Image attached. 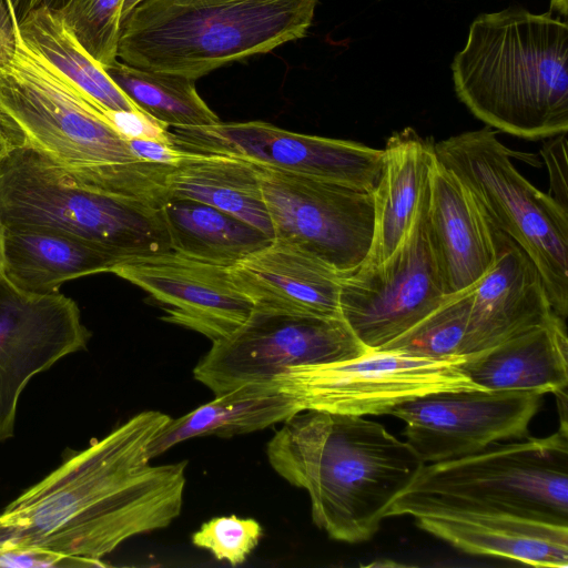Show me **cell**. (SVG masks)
<instances>
[{"mask_svg":"<svg viewBox=\"0 0 568 568\" xmlns=\"http://www.w3.org/2000/svg\"><path fill=\"white\" fill-rule=\"evenodd\" d=\"M170 418L143 410L70 455L0 513V550L104 566L126 539L168 527L182 510L187 462L151 465L145 452Z\"/></svg>","mask_w":568,"mask_h":568,"instance_id":"6da1fadb","label":"cell"},{"mask_svg":"<svg viewBox=\"0 0 568 568\" xmlns=\"http://www.w3.org/2000/svg\"><path fill=\"white\" fill-rule=\"evenodd\" d=\"M106 112L23 40L11 4L0 0V115L17 145L87 187L161 206L173 166L138 160Z\"/></svg>","mask_w":568,"mask_h":568,"instance_id":"7a4b0ae2","label":"cell"},{"mask_svg":"<svg viewBox=\"0 0 568 568\" xmlns=\"http://www.w3.org/2000/svg\"><path fill=\"white\" fill-rule=\"evenodd\" d=\"M273 469L305 489L312 519L339 541H366L425 463L407 443L364 416L302 410L266 446Z\"/></svg>","mask_w":568,"mask_h":568,"instance_id":"3957f363","label":"cell"},{"mask_svg":"<svg viewBox=\"0 0 568 568\" xmlns=\"http://www.w3.org/2000/svg\"><path fill=\"white\" fill-rule=\"evenodd\" d=\"M459 100L489 128L524 139L568 131V24L520 7L479 14L452 62Z\"/></svg>","mask_w":568,"mask_h":568,"instance_id":"277c9868","label":"cell"},{"mask_svg":"<svg viewBox=\"0 0 568 568\" xmlns=\"http://www.w3.org/2000/svg\"><path fill=\"white\" fill-rule=\"evenodd\" d=\"M318 0H142L121 20L118 60L196 80L306 36Z\"/></svg>","mask_w":568,"mask_h":568,"instance_id":"5b68a950","label":"cell"},{"mask_svg":"<svg viewBox=\"0 0 568 568\" xmlns=\"http://www.w3.org/2000/svg\"><path fill=\"white\" fill-rule=\"evenodd\" d=\"M474 513L568 526V424L546 437L495 443L425 464L387 517Z\"/></svg>","mask_w":568,"mask_h":568,"instance_id":"8992f818","label":"cell"},{"mask_svg":"<svg viewBox=\"0 0 568 568\" xmlns=\"http://www.w3.org/2000/svg\"><path fill=\"white\" fill-rule=\"evenodd\" d=\"M0 219L65 233L120 261L172 251L161 206L87 187L22 145L0 163Z\"/></svg>","mask_w":568,"mask_h":568,"instance_id":"52a82bcc","label":"cell"},{"mask_svg":"<svg viewBox=\"0 0 568 568\" xmlns=\"http://www.w3.org/2000/svg\"><path fill=\"white\" fill-rule=\"evenodd\" d=\"M436 158L475 194L495 230L536 265L554 312L568 314V210L532 185L485 126L435 143Z\"/></svg>","mask_w":568,"mask_h":568,"instance_id":"ba28073f","label":"cell"},{"mask_svg":"<svg viewBox=\"0 0 568 568\" xmlns=\"http://www.w3.org/2000/svg\"><path fill=\"white\" fill-rule=\"evenodd\" d=\"M368 349L341 316L253 307L229 337L212 343L194 378L221 395L246 384H268L290 367L361 356Z\"/></svg>","mask_w":568,"mask_h":568,"instance_id":"9c48e42d","label":"cell"},{"mask_svg":"<svg viewBox=\"0 0 568 568\" xmlns=\"http://www.w3.org/2000/svg\"><path fill=\"white\" fill-rule=\"evenodd\" d=\"M464 356L430 359L368 351L344 361L290 367L273 379L302 410L384 415L412 398L443 390L481 388L459 369Z\"/></svg>","mask_w":568,"mask_h":568,"instance_id":"30bf717a","label":"cell"},{"mask_svg":"<svg viewBox=\"0 0 568 568\" xmlns=\"http://www.w3.org/2000/svg\"><path fill=\"white\" fill-rule=\"evenodd\" d=\"M450 296L428 234L426 183L412 226L395 252L342 278L339 314L368 351H377Z\"/></svg>","mask_w":568,"mask_h":568,"instance_id":"8fae6325","label":"cell"},{"mask_svg":"<svg viewBox=\"0 0 568 568\" xmlns=\"http://www.w3.org/2000/svg\"><path fill=\"white\" fill-rule=\"evenodd\" d=\"M254 165L275 241L311 254L343 277L361 267L373 241L374 192Z\"/></svg>","mask_w":568,"mask_h":568,"instance_id":"7c38bea8","label":"cell"},{"mask_svg":"<svg viewBox=\"0 0 568 568\" xmlns=\"http://www.w3.org/2000/svg\"><path fill=\"white\" fill-rule=\"evenodd\" d=\"M170 143L185 153L227 155L294 174L374 192L383 149L301 134L262 121L169 128Z\"/></svg>","mask_w":568,"mask_h":568,"instance_id":"4fadbf2b","label":"cell"},{"mask_svg":"<svg viewBox=\"0 0 568 568\" xmlns=\"http://www.w3.org/2000/svg\"><path fill=\"white\" fill-rule=\"evenodd\" d=\"M542 394L470 388L426 394L388 415L405 423L403 435L425 464L475 454L500 440L528 437Z\"/></svg>","mask_w":568,"mask_h":568,"instance_id":"5bb4252c","label":"cell"},{"mask_svg":"<svg viewBox=\"0 0 568 568\" xmlns=\"http://www.w3.org/2000/svg\"><path fill=\"white\" fill-rule=\"evenodd\" d=\"M91 333L77 303L60 293H32L0 278V442L14 434L18 403L37 374L87 347Z\"/></svg>","mask_w":568,"mask_h":568,"instance_id":"9a60e30c","label":"cell"},{"mask_svg":"<svg viewBox=\"0 0 568 568\" xmlns=\"http://www.w3.org/2000/svg\"><path fill=\"white\" fill-rule=\"evenodd\" d=\"M111 273L148 292L163 308V321L213 342L232 335L253 303L231 281L229 268L174 251L123 260Z\"/></svg>","mask_w":568,"mask_h":568,"instance_id":"2e32d148","label":"cell"},{"mask_svg":"<svg viewBox=\"0 0 568 568\" xmlns=\"http://www.w3.org/2000/svg\"><path fill=\"white\" fill-rule=\"evenodd\" d=\"M427 226L447 295L468 291L495 265L497 231L475 194L436 154L427 182Z\"/></svg>","mask_w":568,"mask_h":568,"instance_id":"e0dca14e","label":"cell"},{"mask_svg":"<svg viewBox=\"0 0 568 568\" xmlns=\"http://www.w3.org/2000/svg\"><path fill=\"white\" fill-rule=\"evenodd\" d=\"M496 235V263L470 288L463 356L496 346L557 315L529 256L507 235L498 231Z\"/></svg>","mask_w":568,"mask_h":568,"instance_id":"ac0fdd59","label":"cell"},{"mask_svg":"<svg viewBox=\"0 0 568 568\" xmlns=\"http://www.w3.org/2000/svg\"><path fill=\"white\" fill-rule=\"evenodd\" d=\"M227 268L235 287L256 308L341 316L343 276L291 244L273 240Z\"/></svg>","mask_w":568,"mask_h":568,"instance_id":"d6986e66","label":"cell"},{"mask_svg":"<svg viewBox=\"0 0 568 568\" xmlns=\"http://www.w3.org/2000/svg\"><path fill=\"white\" fill-rule=\"evenodd\" d=\"M415 520L423 530L471 555L536 567H568V526L474 513L423 515Z\"/></svg>","mask_w":568,"mask_h":568,"instance_id":"ffe728a7","label":"cell"},{"mask_svg":"<svg viewBox=\"0 0 568 568\" xmlns=\"http://www.w3.org/2000/svg\"><path fill=\"white\" fill-rule=\"evenodd\" d=\"M462 373L488 390L558 394L568 384L566 322H548L490 348L469 354L458 363Z\"/></svg>","mask_w":568,"mask_h":568,"instance_id":"44dd1931","label":"cell"},{"mask_svg":"<svg viewBox=\"0 0 568 568\" xmlns=\"http://www.w3.org/2000/svg\"><path fill=\"white\" fill-rule=\"evenodd\" d=\"M383 152V171L374 190L373 241L362 265L385 261L405 239L428 180L435 143L405 128L387 139Z\"/></svg>","mask_w":568,"mask_h":568,"instance_id":"7402d4cb","label":"cell"},{"mask_svg":"<svg viewBox=\"0 0 568 568\" xmlns=\"http://www.w3.org/2000/svg\"><path fill=\"white\" fill-rule=\"evenodd\" d=\"M300 412L296 400L275 384H246L216 395L183 416L170 418L150 442L145 456L151 460L194 437H231L261 430Z\"/></svg>","mask_w":568,"mask_h":568,"instance_id":"603a6c76","label":"cell"},{"mask_svg":"<svg viewBox=\"0 0 568 568\" xmlns=\"http://www.w3.org/2000/svg\"><path fill=\"white\" fill-rule=\"evenodd\" d=\"M121 261L65 233L6 226V276L19 288L51 293L71 280L111 272Z\"/></svg>","mask_w":568,"mask_h":568,"instance_id":"cb8c5ba5","label":"cell"},{"mask_svg":"<svg viewBox=\"0 0 568 568\" xmlns=\"http://www.w3.org/2000/svg\"><path fill=\"white\" fill-rule=\"evenodd\" d=\"M170 197L192 199L257 227L274 240L255 165L245 160L185 153L166 178Z\"/></svg>","mask_w":568,"mask_h":568,"instance_id":"d4e9b609","label":"cell"},{"mask_svg":"<svg viewBox=\"0 0 568 568\" xmlns=\"http://www.w3.org/2000/svg\"><path fill=\"white\" fill-rule=\"evenodd\" d=\"M161 210L172 251L230 267L273 242L257 227L205 203L169 197Z\"/></svg>","mask_w":568,"mask_h":568,"instance_id":"484cf974","label":"cell"},{"mask_svg":"<svg viewBox=\"0 0 568 568\" xmlns=\"http://www.w3.org/2000/svg\"><path fill=\"white\" fill-rule=\"evenodd\" d=\"M23 40L105 111L143 112L89 53L58 9L38 7L18 21Z\"/></svg>","mask_w":568,"mask_h":568,"instance_id":"4316f807","label":"cell"},{"mask_svg":"<svg viewBox=\"0 0 568 568\" xmlns=\"http://www.w3.org/2000/svg\"><path fill=\"white\" fill-rule=\"evenodd\" d=\"M104 70L144 113L169 128L205 126L221 122L197 93L195 80L141 70L120 60Z\"/></svg>","mask_w":568,"mask_h":568,"instance_id":"83f0119b","label":"cell"},{"mask_svg":"<svg viewBox=\"0 0 568 568\" xmlns=\"http://www.w3.org/2000/svg\"><path fill=\"white\" fill-rule=\"evenodd\" d=\"M470 288L452 295L407 332L377 351L430 359L463 356L471 305Z\"/></svg>","mask_w":568,"mask_h":568,"instance_id":"f1b7e54d","label":"cell"},{"mask_svg":"<svg viewBox=\"0 0 568 568\" xmlns=\"http://www.w3.org/2000/svg\"><path fill=\"white\" fill-rule=\"evenodd\" d=\"M123 0H64L58 11L89 53L103 67L118 60Z\"/></svg>","mask_w":568,"mask_h":568,"instance_id":"f546056e","label":"cell"},{"mask_svg":"<svg viewBox=\"0 0 568 568\" xmlns=\"http://www.w3.org/2000/svg\"><path fill=\"white\" fill-rule=\"evenodd\" d=\"M262 534V526L253 518L220 516L204 523L192 535V542L209 550L215 559L239 566L256 548Z\"/></svg>","mask_w":568,"mask_h":568,"instance_id":"4dcf8cb0","label":"cell"},{"mask_svg":"<svg viewBox=\"0 0 568 568\" xmlns=\"http://www.w3.org/2000/svg\"><path fill=\"white\" fill-rule=\"evenodd\" d=\"M541 155L545 160L548 174L549 194L565 209L568 210V186H567V139L566 133L551 136L544 143Z\"/></svg>","mask_w":568,"mask_h":568,"instance_id":"1f68e13d","label":"cell"},{"mask_svg":"<svg viewBox=\"0 0 568 568\" xmlns=\"http://www.w3.org/2000/svg\"><path fill=\"white\" fill-rule=\"evenodd\" d=\"M128 144L132 154L138 160L152 163L175 166L184 155V152L178 150L172 144L156 140L130 139Z\"/></svg>","mask_w":568,"mask_h":568,"instance_id":"d6a6232c","label":"cell"},{"mask_svg":"<svg viewBox=\"0 0 568 568\" xmlns=\"http://www.w3.org/2000/svg\"><path fill=\"white\" fill-rule=\"evenodd\" d=\"M17 18L20 21L24 16H27L30 11L34 10L38 7L47 6L50 8L58 9L64 2V0H7Z\"/></svg>","mask_w":568,"mask_h":568,"instance_id":"836d02e7","label":"cell"},{"mask_svg":"<svg viewBox=\"0 0 568 568\" xmlns=\"http://www.w3.org/2000/svg\"><path fill=\"white\" fill-rule=\"evenodd\" d=\"M17 141L0 115V163L16 148Z\"/></svg>","mask_w":568,"mask_h":568,"instance_id":"e575fe53","label":"cell"},{"mask_svg":"<svg viewBox=\"0 0 568 568\" xmlns=\"http://www.w3.org/2000/svg\"><path fill=\"white\" fill-rule=\"evenodd\" d=\"M6 276V226L0 219V278Z\"/></svg>","mask_w":568,"mask_h":568,"instance_id":"d590c367","label":"cell"},{"mask_svg":"<svg viewBox=\"0 0 568 568\" xmlns=\"http://www.w3.org/2000/svg\"><path fill=\"white\" fill-rule=\"evenodd\" d=\"M568 0H551L550 3V12L557 11L564 16V18H567V4Z\"/></svg>","mask_w":568,"mask_h":568,"instance_id":"8d00e7d4","label":"cell"},{"mask_svg":"<svg viewBox=\"0 0 568 568\" xmlns=\"http://www.w3.org/2000/svg\"><path fill=\"white\" fill-rule=\"evenodd\" d=\"M142 0H123L121 7V20Z\"/></svg>","mask_w":568,"mask_h":568,"instance_id":"74e56055","label":"cell"}]
</instances>
